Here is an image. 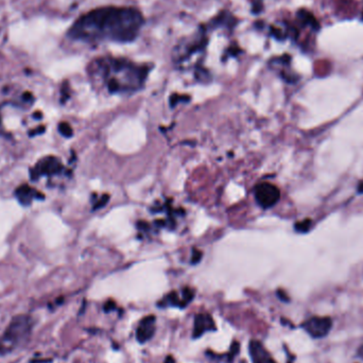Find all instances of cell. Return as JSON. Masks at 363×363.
<instances>
[{
	"instance_id": "obj_2",
	"label": "cell",
	"mask_w": 363,
	"mask_h": 363,
	"mask_svg": "<svg viewBox=\"0 0 363 363\" xmlns=\"http://www.w3.org/2000/svg\"><path fill=\"white\" fill-rule=\"evenodd\" d=\"M150 68L125 58L99 57L89 65V74L110 93H131L145 84Z\"/></svg>"
},
{
	"instance_id": "obj_9",
	"label": "cell",
	"mask_w": 363,
	"mask_h": 363,
	"mask_svg": "<svg viewBox=\"0 0 363 363\" xmlns=\"http://www.w3.org/2000/svg\"><path fill=\"white\" fill-rule=\"evenodd\" d=\"M155 334V317L148 315V317L140 320L136 329V340L139 343H146Z\"/></svg>"
},
{
	"instance_id": "obj_12",
	"label": "cell",
	"mask_w": 363,
	"mask_h": 363,
	"mask_svg": "<svg viewBox=\"0 0 363 363\" xmlns=\"http://www.w3.org/2000/svg\"><path fill=\"white\" fill-rule=\"evenodd\" d=\"M298 17L304 23V25L309 26L313 31H319L320 30L319 21L315 19V17L307 10H304V9L300 10L298 12Z\"/></svg>"
},
{
	"instance_id": "obj_10",
	"label": "cell",
	"mask_w": 363,
	"mask_h": 363,
	"mask_svg": "<svg viewBox=\"0 0 363 363\" xmlns=\"http://www.w3.org/2000/svg\"><path fill=\"white\" fill-rule=\"evenodd\" d=\"M249 352L252 363H276L259 341L252 340L249 344Z\"/></svg>"
},
{
	"instance_id": "obj_15",
	"label": "cell",
	"mask_w": 363,
	"mask_h": 363,
	"mask_svg": "<svg viewBox=\"0 0 363 363\" xmlns=\"http://www.w3.org/2000/svg\"><path fill=\"white\" fill-rule=\"evenodd\" d=\"M201 256H202V254H201V252H199V251H193V254H192V263H196V262H199V261H200V259H201Z\"/></svg>"
},
{
	"instance_id": "obj_8",
	"label": "cell",
	"mask_w": 363,
	"mask_h": 363,
	"mask_svg": "<svg viewBox=\"0 0 363 363\" xmlns=\"http://www.w3.org/2000/svg\"><path fill=\"white\" fill-rule=\"evenodd\" d=\"M216 328L217 327L212 315L208 313H197L194 317L192 338L197 339L202 337L205 333L215 332Z\"/></svg>"
},
{
	"instance_id": "obj_4",
	"label": "cell",
	"mask_w": 363,
	"mask_h": 363,
	"mask_svg": "<svg viewBox=\"0 0 363 363\" xmlns=\"http://www.w3.org/2000/svg\"><path fill=\"white\" fill-rule=\"evenodd\" d=\"M256 201L263 208L273 207L280 197V191L271 183H261L255 188Z\"/></svg>"
},
{
	"instance_id": "obj_18",
	"label": "cell",
	"mask_w": 363,
	"mask_h": 363,
	"mask_svg": "<svg viewBox=\"0 0 363 363\" xmlns=\"http://www.w3.org/2000/svg\"><path fill=\"white\" fill-rule=\"evenodd\" d=\"M23 99H25V100H32V95L30 92L23 93Z\"/></svg>"
},
{
	"instance_id": "obj_7",
	"label": "cell",
	"mask_w": 363,
	"mask_h": 363,
	"mask_svg": "<svg viewBox=\"0 0 363 363\" xmlns=\"http://www.w3.org/2000/svg\"><path fill=\"white\" fill-rule=\"evenodd\" d=\"M194 296V292L190 288H185L182 291V299L177 292H171V293L167 294L165 298L160 301L157 306L160 308H166V307H179V308H184L187 306V304H189Z\"/></svg>"
},
{
	"instance_id": "obj_5",
	"label": "cell",
	"mask_w": 363,
	"mask_h": 363,
	"mask_svg": "<svg viewBox=\"0 0 363 363\" xmlns=\"http://www.w3.org/2000/svg\"><path fill=\"white\" fill-rule=\"evenodd\" d=\"M302 327L312 338L320 339L329 334L333 327V320L326 317H313L304 323Z\"/></svg>"
},
{
	"instance_id": "obj_6",
	"label": "cell",
	"mask_w": 363,
	"mask_h": 363,
	"mask_svg": "<svg viewBox=\"0 0 363 363\" xmlns=\"http://www.w3.org/2000/svg\"><path fill=\"white\" fill-rule=\"evenodd\" d=\"M63 170L61 160L55 156H46L42 158L34 169L31 170V179L38 180L42 175H54Z\"/></svg>"
},
{
	"instance_id": "obj_13",
	"label": "cell",
	"mask_w": 363,
	"mask_h": 363,
	"mask_svg": "<svg viewBox=\"0 0 363 363\" xmlns=\"http://www.w3.org/2000/svg\"><path fill=\"white\" fill-rule=\"evenodd\" d=\"M58 131H60V133L64 136V137H72L74 132H73V128L72 126H70L69 123L67 122H61L60 124H58Z\"/></svg>"
},
{
	"instance_id": "obj_11",
	"label": "cell",
	"mask_w": 363,
	"mask_h": 363,
	"mask_svg": "<svg viewBox=\"0 0 363 363\" xmlns=\"http://www.w3.org/2000/svg\"><path fill=\"white\" fill-rule=\"evenodd\" d=\"M15 195L22 205H30L33 200H44V194L29 185H21L15 190Z\"/></svg>"
},
{
	"instance_id": "obj_20",
	"label": "cell",
	"mask_w": 363,
	"mask_h": 363,
	"mask_svg": "<svg viewBox=\"0 0 363 363\" xmlns=\"http://www.w3.org/2000/svg\"><path fill=\"white\" fill-rule=\"evenodd\" d=\"M361 19H362V21H363V13H362V18H361Z\"/></svg>"
},
{
	"instance_id": "obj_3",
	"label": "cell",
	"mask_w": 363,
	"mask_h": 363,
	"mask_svg": "<svg viewBox=\"0 0 363 363\" xmlns=\"http://www.w3.org/2000/svg\"><path fill=\"white\" fill-rule=\"evenodd\" d=\"M33 329V320L29 315L19 314L12 319L6 332L0 337V356L25 346Z\"/></svg>"
},
{
	"instance_id": "obj_19",
	"label": "cell",
	"mask_w": 363,
	"mask_h": 363,
	"mask_svg": "<svg viewBox=\"0 0 363 363\" xmlns=\"http://www.w3.org/2000/svg\"><path fill=\"white\" fill-rule=\"evenodd\" d=\"M33 117H34V118H37V119H41L42 117H43V115H42V113L37 112L35 114H33Z\"/></svg>"
},
{
	"instance_id": "obj_16",
	"label": "cell",
	"mask_w": 363,
	"mask_h": 363,
	"mask_svg": "<svg viewBox=\"0 0 363 363\" xmlns=\"http://www.w3.org/2000/svg\"><path fill=\"white\" fill-rule=\"evenodd\" d=\"M45 132V126H40L38 128H35V130H32V132H30V136H35L38 134H42Z\"/></svg>"
},
{
	"instance_id": "obj_14",
	"label": "cell",
	"mask_w": 363,
	"mask_h": 363,
	"mask_svg": "<svg viewBox=\"0 0 363 363\" xmlns=\"http://www.w3.org/2000/svg\"><path fill=\"white\" fill-rule=\"evenodd\" d=\"M311 221L309 219L304 220L302 222H299V223L295 224V229L301 232V233H306L309 230V228L311 227Z\"/></svg>"
},
{
	"instance_id": "obj_1",
	"label": "cell",
	"mask_w": 363,
	"mask_h": 363,
	"mask_svg": "<svg viewBox=\"0 0 363 363\" xmlns=\"http://www.w3.org/2000/svg\"><path fill=\"white\" fill-rule=\"evenodd\" d=\"M142 12L132 7H104L89 11L75 21L67 37L77 42L130 43L144 26Z\"/></svg>"
},
{
	"instance_id": "obj_17",
	"label": "cell",
	"mask_w": 363,
	"mask_h": 363,
	"mask_svg": "<svg viewBox=\"0 0 363 363\" xmlns=\"http://www.w3.org/2000/svg\"><path fill=\"white\" fill-rule=\"evenodd\" d=\"M358 356H359V358H361L363 360V344L358 349Z\"/></svg>"
}]
</instances>
